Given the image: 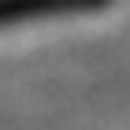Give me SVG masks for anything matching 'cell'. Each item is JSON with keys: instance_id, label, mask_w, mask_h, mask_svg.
<instances>
[{"instance_id": "cell-1", "label": "cell", "mask_w": 130, "mask_h": 130, "mask_svg": "<svg viewBox=\"0 0 130 130\" xmlns=\"http://www.w3.org/2000/svg\"><path fill=\"white\" fill-rule=\"evenodd\" d=\"M108 4L111 0H0V26L63 19V15H89V11H100Z\"/></svg>"}]
</instances>
